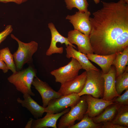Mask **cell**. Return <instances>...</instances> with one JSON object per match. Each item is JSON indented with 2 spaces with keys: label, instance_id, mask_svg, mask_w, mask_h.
Listing matches in <instances>:
<instances>
[{
  "label": "cell",
  "instance_id": "1f68e13d",
  "mask_svg": "<svg viewBox=\"0 0 128 128\" xmlns=\"http://www.w3.org/2000/svg\"><path fill=\"white\" fill-rule=\"evenodd\" d=\"M94 2L96 4L99 3L100 2V0H93Z\"/></svg>",
  "mask_w": 128,
  "mask_h": 128
},
{
  "label": "cell",
  "instance_id": "4fadbf2b",
  "mask_svg": "<svg viewBox=\"0 0 128 128\" xmlns=\"http://www.w3.org/2000/svg\"><path fill=\"white\" fill-rule=\"evenodd\" d=\"M85 95L87 106L85 114L92 118L98 115L106 108L115 103L112 101L95 98L90 95Z\"/></svg>",
  "mask_w": 128,
  "mask_h": 128
},
{
  "label": "cell",
  "instance_id": "ffe728a7",
  "mask_svg": "<svg viewBox=\"0 0 128 128\" xmlns=\"http://www.w3.org/2000/svg\"><path fill=\"white\" fill-rule=\"evenodd\" d=\"M119 106L115 103L109 105L100 114L92 118L93 121L96 123L111 121L115 117Z\"/></svg>",
  "mask_w": 128,
  "mask_h": 128
},
{
  "label": "cell",
  "instance_id": "8fae6325",
  "mask_svg": "<svg viewBox=\"0 0 128 128\" xmlns=\"http://www.w3.org/2000/svg\"><path fill=\"white\" fill-rule=\"evenodd\" d=\"M87 78V72L85 71L80 75L61 84L58 91L62 95L72 94H78L83 89Z\"/></svg>",
  "mask_w": 128,
  "mask_h": 128
},
{
  "label": "cell",
  "instance_id": "5b68a950",
  "mask_svg": "<svg viewBox=\"0 0 128 128\" xmlns=\"http://www.w3.org/2000/svg\"><path fill=\"white\" fill-rule=\"evenodd\" d=\"M74 105L71 107L68 112L61 116L58 125V128H69L76 120H81L87 109V104L83 95Z\"/></svg>",
  "mask_w": 128,
  "mask_h": 128
},
{
  "label": "cell",
  "instance_id": "ac0fdd59",
  "mask_svg": "<svg viewBox=\"0 0 128 128\" xmlns=\"http://www.w3.org/2000/svg\"><path fill=\"white\" fill-rule=\"evenodd\" d=\"M86 55L89 60L96 63L101 67L104 74L109 72L116 56V54L106 55L93 54Z\"/></svg>",
  "mask_w": 128,
  "mask_h": 128
},
{
  "label": "cell",
  "instance_id": "cb8c5ba5",
  "mask_svg": "<svg viewBox=\"0 0 128 128\" xmlns=\"http://www.w3.org/2000/svg\"><path fill=\"white\" fill-rule=\"evenodd\" d=\"M102 125L101 123H95L92 118L85 114L80 122L74 124L69 128H101Z\"/></svg>",
  "mask_w": 128,
  "mask_h": 128
},
{
  "label": "cell",
  "instance_id": "9a60e30c",
  "mask_svg": "<svg viewBox=\"0 0 128 128\" xmlns=\"http://www.w3.org/2000/svg\"><path fill=\"white\" fill-rule=\"evenodd\" d=\"M70 108H67L62 112L55 114L46 113L43 117L33 119L31 128H43L51 127L57 128L56 123L58 119L62 115L69 112Z\"/></svg>",
  "mask_w": 128,
  "mask_h": 128
},
{
  "label": "cell",
  "instance_id": "7a4b0ae2",
  "mask_svg": "<svg viewBox=\"0 0 128 128\" xmlns=\"http://www.w3.org/2000/svg\"><path fill=\"white\" fill-rule=\"evenodd\" d=\"M36 72L31 66L22 70H16L8 78V81L13 84L17 90L23 94H27L34 96L31 85L34 78L36 77Z\"/></svg>",
  "mask_w": 128,
  "mask_h": 128
},
{
  "label": "cell",
  "instance_id": "6da1fadb",
  "mask_svg": "<svg viewBox=\"0 0 128 128\" xmlns=\"http://www.w3.org/2000/svg\"><path fill=\"white\" fill-rule=\"evenodd\" d=\"M102 2V7L89 18L93 53L106 55L121 52L128 46V4Z\"/></svg>",
  "mask_w": 128,
  "mask_h": 128
},
{
  "label": "cell",
  "instance_id": "603a6c76",
  "mask_svg": "<svg viewBox=\"0 0 128 128\" xmlns=\"http://www.w3.org/2000/svg\"><path fill=\"white\" fill-rule=\"evenodd\" d=\"M0 57L7 65L9 70H11L13 73L16 72L17 69L13 55L8 47L0 50Z\"/></svg>",
  "mask_w": 128,
  "mask_h": 128
},
{
  "label": "cell",
  "instance_id": "e0dca14e",
  "mask_svg": "<svg viewBox=\"0 0 128 128\" xmlns=\"http://www.w3.org/2000/svg\"><path fill=\"white\" fill-rule=\"evenodd\" d=\"M23 100L18 98L17 102L29 111L35 118L37 119L41 117L45 112V108L40 105L28 94H23Z\"/></svg>",
  "mask_w": 128,
  "mask_h": 128
},
{
  "label": "cell",
  "instance_id": "484cf974",
  "mask_svg": "<svg viewBox=\"0 0 128 128\" xmlns=\"http://www.w3.org/2000/svg\"><path fill=\"white\" fill-rule=\"evenodd\" d=\"M111 101L120 105H128V89L125 90V91L122 95L114 98Z\"/></svg>",
  "mask_w": 128,
  "mask_h": 128
},
{
  "label": "cell",
  "instance_id": "7c38bea8",
  "mask_svg": "<svg viewBox=\"0 0 128 128\" xmlns=\"http://www.w3.org/2000/svg\"><path fill=\"white\" fill-rule=\"evenodd\" d=\"M48 26L50 31L51 38L50 46L46 52V55L50 56L55 53H63V47H57L56 45L58 42H59L61 44H65L66 46L70 45L74 48H76L75 46L69 42L67 38L63 36L59 33L52 23H49Z\"/></svg>",
  "mask_w": 128,
  "mask_h": 128
},
{
  "label": "cell",
  "instance_id": "d6a6232c",
  "mask_svg": "<svg viewBox=\"0 0 128 128\" xmlns=\"http://www.w3.org/2000/svg\"><path fill=\"white\" fill-rule=\"evenodd\" d=\"M119 1H121L124 2L128 4V0H119Z\"/></svg>",
  "mask_w": 128,
  "mask_h": 128
},
{
  "label": "cell",
  "instance_id": "44dd1931",
  "mask_svg": "<svg viewBox=\"0 0 128 128\" xmlns=\"http://www.w3.org/2000/svg\"><path fill=\"white\" fill-rule=\"evenodd\" d=\"M111 122L120 126L128 127V105H119L115 117Z\"/></svg>",
  "mask_w": 128,
  "mask_h": 128
},
{
  "label": "cell",
  "instance_id": "f1b7e54d",
  "mask_svg": "<svg viewBox=\"0 0 128 128\" xmlns=\"http://www.w3.org/2000/svg\"><path fill=\"white\" fill-rule=\"evenodd\" d=\"M0 69L2 70L4 73H7L9 70L7 65L0 57Z\"/></svg>",
  "mask_w": 128,
  "mask_h": 128
},
{
  "label": "cell",
  "instance_id": "4dcf8cb0",
  "mask_svg": "<svg viewBox=\"0 0 128 128\" xmlns=\"http://www.w3.org/2000/svg\"><path fill=\"white\" fill-rule=\"evenodd\" d=\"M17 0H0V2L4 3H7L9 2L16 3Z\"/></svg>",
  "mask_w": 128,
  "mask_h": 128
},
{
  "label": "cell",
  "instance_id": "52a82bcc",
  "mask_svg": "<svg viewBox=\"0 0 128 128\" xmlns=\"http://www.w3.org/2000/svg\"><path fill=\"white\" fill-rule=\"evenodd\" d=\"M81 98L78 94L74 93L62 95L59 98L51 100L45 108V112L55 114L62 112L77 104Z\"/></svg>",
  "mask_w": 128,
  "mask_h": 128
},
{
  "label": "cell",
  "instance_id": "83f0119b",
  "mask_svg": "<svg viewBox=\"0 0 128 128\" xmlns=\"http://www.w3.org/2000/svg\"><path fill=\"white\" fill-rule=\"evenodd\" d=\"M101 128H128V127H124L113 123L111 122L103 123Z\"/></svg>",
  "mask_w": 128,
  "mask_h": 128
},
{
  "label": "cell",
  "instance_id": "5bb4252c",
  "mask_svg": "<svg viewBox=\"0 0 128 128\" xmlns=\"http://www.w3.org/2000/svg\"><path fill=\"white\" fill-rule=\"evenodd\" d=\"M104 80V91L102 99L111 101L114 98L119 96L115 88L116 71L114 66H111L109 72L103 74Z\"/></svg>",
  "mask_w": 128,
  "mask_h": 128
},
{
  "label": "cell",
  "instance_id": "4316f807",
  "mask_svg": "<svg viewBox=\"0 0 128 128\" xmlns=\"http://www.w3.org/2000/svg\"><path fill=\"white\" fill-rule=\"evenodd\" d=\"M13 30L12 25H9L6 27L3 31L0 32V44L10 34Z\"/></svg>",
  "mask_w": 128,
  "mask_h": 128
},
{
  "label": "cell",
  "instance_id": "277c9868",
  "mask_svg": "<svg viewBox=\"0 0 128 128\" xmlns=\"http://www.w3.org/2000/svg\"><path fill=\"white\" fill-rule=\"evenodd\" d=\"M10 36L18 44V49L13 55L17 70H20L25 64L31 62L32 56L38 49V45L34 41L27 43L23 42L12 34Z\"/></svg>",
  "mask_w": 128,
  "mask_h": 128
},
{
  "label": "cell",
  "instance_id": "d6986e66",
  "mask_svg": "<svg viewBox=\"0 0 128 128\" xmlns=\"http://www.w3.org/2000/svg\"><path fill=\"white\" fill-rule=\"evenodd\" d=\"M128 63V46L123 50L116 54V56L112 65L114 66L116 71V77L124 71Z\"/></svg>",
  "mask_w": 128,
  "mask_h": 128
},
{
  "label": "cell",
  "instance_id": "30bf717a",
  "mask_svg": "<svg viewBox=\"0 0 128 128\" xmlns=\"http://www.w3.org/2000/svg\"><path fill=\"white\" fill-rule=\"evenodd\" d=\"M32 85L41 95L42 106L44 107L47 106L51 100L58 98L62 96L58 92L54 90L46 82L42 81L37 77L34 78Z\"/></svg>",
  "mask_w": 128,
  "mask_h": 128
},
{
  "label": "cell",
  "instance_id": "ba28073f",
  "mask_svg": "<svg viewBox=\"0 0 128 128\" xmlns=\"http://www.w3.org/2000/svg\"><path fill=\"white\" fill-rule=\"evenodd\" d=\"M91 13L89 11L81 12L78 11L72 15H68L66 19L69 20L73 25L74 30L89 36L91 30L89 19Z\"/></svg>",
  "mask_w": 128,
  "mask_h": 128
},
{
  "label": "cell",
  "instance_id": "8992f818",
  "mask_svg": "<svg viewBox=\"0 0 128 128\" xmlns=\"http://www.w3.org/2000/svg\"><path fill=\"white\" fill-rule=\"evenodd\" d=\"M81 69L82 67L78 61L72 58L67 65L53 70L50 74L55 77L56 82L62 84L78 76L79 71Z\"/></svg>",
  "mask_w": 128,
  "mask_h": 128
},
{
  "label": "cell",
  "instance_id": "d4e9b609",
  "mask_svg": "<svg viewBox=\"0 0 128 128\" xmlns=\"http://www.w3.org/2000/svg\"><path fill=\"white\" fill-rule=\"evenodd\" d=\"M66 7L71 10L73 8L78 9L79 11L86 12L88 11L89 4L87 0H64Z\"/></svg>",
  "mask_w": 128,
  "mask_h": 128
},
{
  "label": "cell",
  "instance_id": "3957f363",
  "mask_svg": "<svg viewBox=\"0 0 128 128\" xmlns=\"http://www.w3.org/2000/svg\"><path fill=\"white\" fill-rule=\"evenodd\" d=\"M87 72V78L84 87L78 94L81 96L90 95L96 98H102L104 89V80L102 71L90 70Z\"/></svg>",
  "mask_w": 128,
  "mask_h": 128
},
{
  "label": "cell",
  "instance_id": "f546056e",
  "mask_svg": "<svg viewBox=\"0 0 128 128\" xmlns=\"http://www.w3.org/2000/svg\"><path fill=\"white\" fill-rule=\"evenodd\" d=\"M33 120V119L32 118H30L25 128H31Z\"/></svg>",
  "mask_w": 128,
  "mask_h": 128
},
{
  "label": "cell",
  "instance_id": "9c48e42d",
  "mask_svg": "<svg viewBox=\"0 0 128 128\" xmlns=\"http://www.w3.org/2000/svg\"><path fill=\"white\" fill-rule=\"evenodd\" d=\"M67 38L71 44L77 46L79 51L85 55L94 53L89 36L74 29L68 32Z\"/></svg>",
  "mask_w": 128,
  "mask_h": 128
},
{
  "label": "cell",
  "instance_id": "836d02e7",
  "mask_svg": "<svg viewBox=\"0 0 128 128\" xmlns=\"http://www.w3.org/2000/svg\"><path fill=\"white\" fill-rule=\"evenodd\" d=\"M27 0H23V3L24 2L27 1Z\"/></svg>",
  "mask_w": 128,
  "mask_h": 128
},
{
  "label": "cell",
  "instance_id": "7402d4cb",
  "mask_svg": "<svg viewBox=\"0 0 128 128\" xmlns=\"http://www.w3.org/2000/svg\"><path fill=\"white\" fill-rule=\"evenodd\" d=\"M115 88L119 95L124 90L128 89V66H127L123 72L116 77Z\"/></svg>",
  "mask_w": 128,
  "mask_h": 128
},
{
  "label": "cell",
  "instance_id": "2e32d148",
  "mask_svg": "<svg viewBox=\"0 0 128 128\" xmlns=\"http://www.w3.org/2000/svg\"><path fill=\"white\" fill-rule=\"evenodd\" d=\"M66 57L68 59L73 58L76 59L86 71L90 70L99 71L89 61L86 55L75 50L70 45L66 46Z\"/></svg>",
  "mask_w": 128,
  "mask_h": 128
}]
</instances>
